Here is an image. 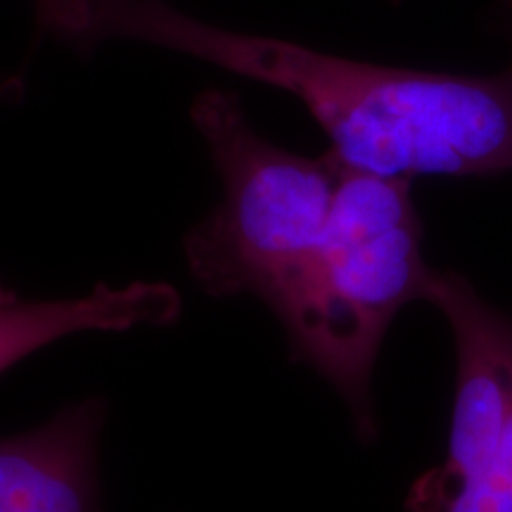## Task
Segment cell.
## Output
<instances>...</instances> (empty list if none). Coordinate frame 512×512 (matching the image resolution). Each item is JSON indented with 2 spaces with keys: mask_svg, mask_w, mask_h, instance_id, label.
Instances as JSON below:
<instances>
[{
  "mask_svg": "<svg viewBox=\"0 0 512 512\" xmlns=\"http://www.w3.org/2000/svg\"><path fill=\"white\" fill-rule=\"evenodd\" d=\"M140 41L292 95L351 171L415 181L512 171V67L491 76L384 67L216 27L169 0H83L64 43Z\"/></svg>",
  "mask_w": 512,
  "mask_h": 512,
  "instance_id": "6da1fadb",
  "label": "cell"
},
{
  "mask_svg": "<svg viewBox=\"0 0 512 512\" xmlns=\"http://www.w3.org/2000/svg\"><path fill=\"white\" fill-rule=\"evenodd\" d=\"M413 181L344 166L318 247L268 309L290 354L347 403L361 441H375L373 373L384 335L413 302H427L437 268L422 252Z\"/></svg>",
  "mask_w": 512,
  "mask_h": 512,
  "instance_id": "7a4b0ae2",
  "label": "cell"
},
{
  "mask_svg": "<svg viewBox=\"0 0 512 512\" xmlns=\"http://www.w3.org/2000/svg\"><path fill=\"white\" fill-rule=\"evenodd\" d=\"M190 119L221 181V200L183 238L190 278L211 297L252 294L266 306L328 228L344 164L299 155L256 131L240 98L200 93Z\"/></svg>",
  "mask_w": 512,
  "mask_h": 512,
  "instance_id": "3957f363",
  "label": "cell"
},
{
  "mask_svg": "<svg viewBox=\"0 0 512 512\" xmlns=\"http://www.w3.org/2000/svg\"><path fill=\"white\" fill-rule=\"evenodd\" d=\"M427 302L446 318L456 394L446 456L418 477L408 512H512V316L458 271H439Z\"/></svg>",
  "mask_w": 512,
  "mask_h": 512,
  "instance_id": "277c9868",
  "label": "cell"
},
{
  "mask_svg": "<svg viewBox=\"0 0 512 512\" xmlns=\"http://www.w3.org/2000/svg\"><path fill=\"white\" fill-rule=\"evenodd\" d=\"M105 415V401L86 399L34 430L0 439V512H102Z\"/></svg>",
  "mask_w": 512,
  "mask_h": 512,
  "instance_id": "5b68a950",
  "label": "cell"
},
{
  "mask_svg": "<svg viewBox=\"0 0 512 512\" xmlns=\"http://www.w3.org/2000/svg\"><path fill=\"white\" fill-rule=\"evenodd\" d=\"M181 311V294L162 280L100 285L64 299H22L0 287V375L62 337L166 328Z\"/></svg>",
  "mask_w": 512,
  "mask_h": 512,
  "instance_id": "8992f818",
  "label": "cell"
},
{
  "mask_svg": "<svg viewBox=\"0 0 512 512\" xmlns=\"http://www.w3.org/2000/svg\"><path fill=\"white\" fill-rule=\"evenodd\" d=\"M24 95V83L19 76L0 74V102H17Z\"/></svg>",
  "mask_w": 512,
  "mask_h": 512,
  "instance_id": "52a82bcc",
  "label": "cell"
},
{
  "mask_svg": "<svg viewBox=\"0 0 512 512\" xmlns=\"http://www.w3.org/2000/svg\"><path fill=\"white\" fill-rule=\"evenodd\" d=\"M498 19H501V27L512 41V0H503L501 15H498Z\"/></svg>",
  "mask_w": 512,
  "mask_h": 512,
  "instance_id": "ba28073f",
  "label": "cell"
},
{
  "mask_svg": "<svg viewBox=\"0 0 512 512\" xmlns=\"http://www.w3.org/2000/svg\"><path fill=\"white\" fill-rule=\"evenodd\" d=\"M50 3L64 5V8H69V5H76V3H79V0H50Z\"/></svg>",
  "mask_w": 512,
  "mask_h": 512,
  "instance_id": "9c48e42d",
  "label": "cell"
}]
</instances>
